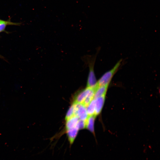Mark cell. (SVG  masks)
<instances>
[{"mask_svg":"<svg viewBox=\"0 0 160 160\" xmlns=\"http://www.w3.org/2000/svg\"><path fill=\"white\" fill-rule=\"evenodd\" d=\"M75 109V115L78 117L79 120H86L88 117L86 107L82 104L74 102Z\"/></svg>","mask_w":160,"mask_h":160,"instance_id":"7a4b0ae2","label":"cell"},{"mask_svg":"<svg viewBox=\"0 0 160 160\" xmlns=\"http://www.w3.org/2000/svg\"><path fill=\"white\" fill-rule=\"evenodd\" d=\"M108 85L97 86L95 88L94 99L105 95Z\"/></svg>","mask_w":160,"mask_h":160,"instance_id":"ba28073f","label":"cell"},{"mask_svg":"<svg viewBox=\"0 0 160 160\" xmlns=\"http://www.w3.org/2000/svg\"><path fill=\"white\" fill-rule=\"evenodd\" d=\"M92 88L87 87L80 92L75 98V102L82 104Z\"/></svg>","mask_w":160,"mask_h":160,"instance_id":"5b68a950","label":"cell"},{"mask_svg":"<svg viewBox=\"0 0 160 160\" xmlns=\"http://www.w3.org/2000/svg\"><path fill=\"white\" fill-rule=\"evenodd\" d=\"M94 62L95 61H93L89 63V70L87 79V87L95 89L97 85V81L94 70Z\"/></svg>","mask_w":160,"mask_h":160,"instance_id":"3957f363","label":"cell"},{"mask_svg":"<svg viewBox=\"0 0 160 160\" xmlns=\"http://www.w3.org/2000/svg\"><path fill=\"white\" fill-rule=\"evenodd\" d=\"M75 109L74 104L71 106L68 110L65 117V120H67L73 116L75 115Z\"/></svg>","mask_w":160,"mask_h":160,"instance_id":"7c38bea8","label":"cell"},{"mask_svg":"<svg viewBox=\"0 0 160 160\" xmlns=\"http://www.w3.org/2000/svg\"><path fill=\"white\" fill-rule=\"evenodd\" d=\"M79 119L77 116L74 115L66 120L65 127L68 130L75 127L77 125Z\"/></svg>","mask_w":160,"mask_h":160,"instance_id":"52a82bcc","label":"cell"},{"mask_svg":"<svg viewBox=\"0 0 160 160\" xmlns=\"http://www.w3.org/2000/svg\"><path fill=\"white\" fill-rule=\"evenodd\" d=\"M95 90V89L91 88L82 103L86 107L87 106L92 100L94 99Z\"/></svg>","mask_w":160,"mask_h":160,"instance_id":"30bf717a","label":"cell"},{"mask_svg":"<svg viewBox=\"0 0 160 160\" xmlns=\"http://www.w3.org/2000/svg\"><path fill=\"white\" fill-rule=\"evenodd\" d=\"M79 130L77 124L74 127L67 130L68 139L70 146L73 143L77 135Z\"/></svg>","mask_w":160,"mask_h":160,"instance_id":"8992f818","label":"cell"},{"mask_svg":"<svg viewBox=\"0 0 160 160\" xmlns=\"http://www.w3.org/2000/svg\"><path fill=\"white\" fill-rule=\"evenodd\" d=\"M17 23H14L9 22L3 20L0 23V32L3 31L7 25H16Z\"/></svg>","mask_w":160,"mask_h":160,"instance_id":"4fadbf2b","label":"cell"},{"mask_svg":"<svg viewBox=\"0 0 160 160\" xmlns=\"http://www.w3.org/2000/svg\"><path fill=\"white\" fill-rule=\"evenodd\" d=\"M121 62V60H120L111 69L104 73L97 81V86L109 85L113 76L120 66Z\"/></svg>","mask_w":160,"mask_h":160,"instance_id":"6da1fadb","label":"cell"},{"mask_svg":"<svg viewBox=\"0 0 160 160\" xmlns=\"http://www.w3.org/2000/svg\"><path fill=\"white\" fill-rule=\"evenodd\" d=\"M87 111L89 116L95 115V100L93 99L86 107Z\"/></svg>","mask_w":160,"mask_h":160,"instance_id":"8fae6325","label":"cell"},{"mask_svg":"<svg viewBox=\"0 0 160 160\" xmlns=\"http://www.w3.org/2000/svg\"><path fill=\"white\" fill-rule=\"evenodd\" d=\"M105 95H103L95 98V115L97 116L100 113L104 103Z\"/></svg>","mask_w":160,"mask_h":160,"instance_id":"277c9868","label":"cell"},{"mask_svg":"<svg viewBox=\"0 0 160 160\" xmlns=\"http://www.w3.org/2000/svg\"><path fill=\"white\" fill-rule=\"evenodd\" d=\"M96 116L95 115L88 116L86 120V128L92 132H94V124Z\"/></svg>","mask_w":160,"mask_h":160,"instance_id":"9c48e42d","label":"cell"},{"mask_svg":"<svg viewBox=\"0 0 160 160\" xmlns=\"http://www.w3.org/2000/svg\"><path fill=\"white\" fill-rule=\"evenodd\" d=\"M79 129H84L86 128V120H79L77 124Z\"/></svg>","mask_w":160,"mask_h":160,"instance_id":"5bb4252c","label":"cell"},{"mask_svg":"<svg viewBox=\"0 0 160 160\" xmlns=\"http://www.w3.org/2000/svg\"><path fill=\"white\" fill-rule=\"evenodd\" d=\"M3 20H0V23Z\"/></svg>","mask_w":160,"mask_h":160,"instance_id":"9a60e30c","label":"cell"}]
</instances>
